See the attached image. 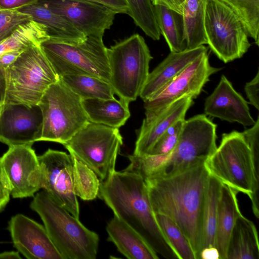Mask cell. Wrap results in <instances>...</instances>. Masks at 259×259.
Wrapping results in <instances>:
<instances>
[{
	"label": "cell",
	"instance_id": "6da1fadb",
	"mask_svg": "<svg viewBox=\"0 0 259 259\" xmlns=\"http://www.w3.org/2000/svg\"><path fill=\"white\" fill-rule=\"evenodd\" d=\"M209 174L204 162L175 175L145 181L152 210L180 228L199 259L202 213Z\"/></svg>",
	"mask_w": 259,
	"mask_h": 259
},
{
	"label": "cell",
	"instance_id": "7a4b0ae2",
	"mask_svg": "<svg viewBox=\"0 0 259 259\" xmlns=\"http://www.w3.org/2000/svg\"><path fill=\"white\" fill-rule=\"evenodd\" d=\"M98 197L114 216L138 232L156 252H160L164 245L168 247L152 210L145 182L140 176L115 170L100 183Z\"/></svg>",
	"mask_w": 259,
	"mask_h": 259
},
{
	"label": "cell",
	"instance_id": "3957f363",
	"mask_svg": "<svg viewBox=\"0 0 259 259\" xmlns=\"http://www.w3.org/2000/svg\"><path fill=\"white\" fill-rule=\"evenodd\" d=\"M209 175L222 184L247 195L252 211L258 218V163L241 133L233 131L222 135L214 152L204 162Z\"/></svg>",
	"mask_w": 259,
	"mask_h": 259
},
{
	"label": "cell",
	"instance_id": "277c9868",
	"mask_svg": "<svg viewBox=\"0 0 259 259\" xmlns=\"http://www.w3.org/2000/svg\"><path fill=\"white\" fill-rule=\"evenodd\" d=\"M42 221L63 259H95L99 237L88 229L45 190L34 196L30 205Z\"/></svg>",
	"mask_w": 259,
	"mask_h": 259
},
{
	"label": "cell",
	"instance_id": "5b68a950",
	"mask_svg": "<svg viewBox=\"0 0 259 259\" xmlns=\"http://www.w3.org/2000/svg\"><path fill=\"white\" fill-rule=\"evenodd\" d=\"M109 82L115 94L128 104L137 100L146 81L153 59L144 38L139 34L107 48Z\"/></svg>",
	"mask_w": 259,
	"mask_h": 259
},
{
	"label": "cell",
	"instance_id": "8992f818",
	"mask_svg": "<svg viewBox=\"0 0 259 259\" xmlns=\"http://www.w3.org/2000/svg\"><path fill=\"white\" fill-rule=\"evenodd\" d=\"M5 72L4 104L38 105L46 91L59 79L40 45L24 50Z\"/></svg>",
	"mask_w": 259,
	"mask_h": 259
},
{
	"label": "cell",
	"instance_id": "52a82bcc",
	"mask_svg": "<svg viewBox=\"0 0 259 259\" xmlns=\"http://www.w3.org/2000/svg\"><path fill=\"white\" fill-rule=\"evenodd\" d=\"M40 46L59 77L85 75L109 82L107 48L104 44L103 36H88L82 41L75 44L48 39Z\"/></svg>",
	"mask_w": 259,
	"mask_h": 259
},
{
	"label": "cell",
	"instance_id": "ba28073f",
	"mask_svg": "<svg viewBox=\"0 0 259 259\" xmlns=\"http://www.w3.org/2000/svg\"><path fill=\"white\" fill-rule=\"evenodd\" d=\"M38 105L42 116L40 141L63 145L89 122L81 99L60 78L46 91Z\"/></svg>",
	"mask_w": 259,
	"mask_h": 259
},
{
	"label": "cell",
	"instance_id": "9c48e42d",
	"mask_svg": "<svg viewBox=\"0 0 259 259\" xmlns=\"http://www.w3.org/2000/svg\"><path fill=\"white\" fill-rule=\"evenodd\" d=\"M122 144L119 128L89 121L63 146L103 182L115 171Z\"/></svg>",
	"mask_w": 259,
	"mask_h": 259
},
{
	"label": "cell",
	"instance_id": "30bf717a",
	"mask_svg": "<svg viewBox=\"0 0 259 259\" xmlns=\"http://www.w3.org/2000/svg\"><path fill=\"white\" fill-rule=\"evenodd\" d=\"M204 29L207 44L225 63L241 58L251 46L238 16L220 0H207Z\"/></svg>",
	"mask_w": 259,
	"mask_h": 259
},
{
	"label": "cell",
	"instance_id": "8fae6325",
	"mask_svg": "<svg viewBox=\"0 0 259 259\" xmlns=\"http://www.w3.org/2000/svg\"><path fill=\"white\" fill-rule=\"evenodd\" d=\"M216 128L205 114L185 119L176 148L154 178L175 175L205 162L217 148Z\"/></svg>",
	"mask_w": 259,
	"mask_h": 259
},
{
	"label": "cell",
	"instance_id": "7c38bea8",
	"mask_svg": "<svg viewBox=\"0 0 259 259\" xmlns=\"http://www.w3.org/2000/svg\"><path fill=\"white\" fill-rule=\"evenodd\" d=\"M221 68L210 65L207 52L199 56L161 88L152 98L144 101L145 118L154 117L180 98H196L209 77Z\"/></svg>",
	"mask_w": 259,
	"mask_h": 259
},
{
	"label": "cell",
	"instance_id": "4fadbf2b",
	"mask_svg": "<svg viewBox=\"0 0 259 259\" xmlns=\"http://www.w3.org/2000/svg\"><path fill=\"white\" fill-rule=\"evenodd\" d=\"M31 146H10L0 157V172L14 198L33 196L41 189L40 166Z\"/></svg>",
	"mask_w": 259,
	"mask_h": 259
},
{
	"label": "cell",
	"instance_id": "5bb4252c",
	"mask_svg": "<svg viewBox=\"0 0 259 259\" xmlns=\"http://www.w3.org/2000/svg\"><path fill=\"white\" fill-rule=\"evenodd\" d=\"M41 172V189L74 217L79 219V207L73 185L71 155L49 149L38 156Z\"/></svg>",
	"mask_w": 259,
	"mask_h": 259
},
{
	"label": "cell",
	"instance_id": "9a60e30c",
	"mask_svg": "<svg viewBox=\"0 0 259 259\" xmlns=\"http://www.w3.org/2000/svg\"><path fill=\"white\" fill-rule=\"evenodd\" d=\"M37 2L68 20L85 37H103L117 14L106 6L83 0H37Z\"/></svg>",
	"mask_w": 259,
	"mask_h": 259
},
{
	"label": "cell",
	"instance_id": "2e32d148",
	"mask_svg": "<svg viewBox=\"0 0 259 259\" xmlns=\"http://www.w3.org/2000/svg\"><path fill=\"white\" fill-rule=\"evenodd\" d=\"M42 116L38 105L3 104L0 116V142L9 147L32 145L40 141Z\"/></svg>",
	"mask_w": 259,
	"mask_h": 259
},
{
	"label": "cell",
	"instance_id": "e0dca14e",
	"mask_svg": "<svg viewBox=\"0 0 259 259\" xmlns=\"http://www.w3.org/2000/svg\"><path fill=\"white\" fill-rule=\"evenodd\" d=\"M8 229L15 247L28 259H63L45 227L18 214L9 222Z\"/></svg>",
	"mask_w": 259,
	"mask_h": 259
},
{
	"label": "cell",
	"instance_id": "ac0fdd59",
	"mask_svg": "<svg viewBox=\"0 0 259 259\" xmlns=\"http://www.w3.org/2000/svg\"><path fill=\"white\" fill-rule=\"evenodd\" d=\"M248 103L223 75L213 92L206 99L204 113L231 123L252 126L255 120L250 114Z\"/></svg>",
	"mask_w": 259,
	"mask_h": 259
},
{
	"label": "cell",
	"instance_id": "d6986e66",
	"mask_svg": "<svg viewBox=\"0 0 259 259\" xmlns=\"http://www.w3.org/2000/svg\"><path fill=\"white\" fill-rule=\"evenodd\" d=\"M193 99L188 96L182 97L158 115L151 118H145L137 132L133 154H147L157 139L171 125L179 120L185 119V115L193 103Z\"/></svg>",
	"mask_w": 259,
	"mask_h": 259
},
{
	"label": "cell",
	"instance_id": "ffe728a7",
	"mask_svg": "<svg viewBox=\"0 0 259 259\" xmlns=\"http://www.w3.org/2000/svg\"><path fill=\"white\" fill-rule=\"evenodd\" d=\"M207 52L203 45L182 52H170L152 72H150L140 95L143 101L152 98L161 88L173 79L189 64Z\"/></svg>",
	"mask_w": 259,
	"mask_h": 259
},
{
	"label": "cell",
	"instance_id": "44dd1931",
	"mask_svg": "<svg viewBox=\"0 0 259 259\" xmlns=\"http://www.w3.org/2000/svg\"><path fill=\"white\" fill-rule=\"evenodd\" d=\"M108 241L128 259H157L156 251L138 232L114 216L107 224Z\"/></svg>",
	"mask_w": 259,
	"mask_h": 259
},
{
	"label": "cell",
	"instance_id": "7402d4cb",
	"mask_svg": "<svg viewBox=\"0 0 259 259\" xmlns=\"http://www.w3.org/2000/svg\"><path fill=\"white\" fill-rule=\"evenodd\" d=\"M46 26L49 39L68 44L82 41L85 37L62 16L36 2L17 9Z\"/></svg>",
	"mask_w": 259,
	"mask_h": 259
},
{
	"label": "cell",
	"instance_id": "603a6c76",
	"mask_svg": "<svg viewBox=\"0 0 259 259\" xmlns=\"http://www.w3.org/2000/svg\"><path fill=\"white\" fill-rule=\"evenodd\" d=\"M238 192L223 184L219 201L215 247L220 259H227V249L232 229L240 211L237 194Z\"/></svg>",
	"mask_w": 259,
	"mask_h": 259
},
{
	"label": "cell",
	"instance_id": "cb8c5ba5",
	"mask_svg": "<svg viewBox=\"0 0 259 259\" xmlns=\"http://www.w3.org/2000/svg\"><path fill=\"white\" fill-rule=\"evenodd\" d=\"M89 121L119 128L131 116L129 104L121 99H88L81 100Z\"/></svg>",
	"mask_w": 259,
	"mask_h": 259
},
{
	"label": "cell",
	"instance_id": "d4e9b609",
	"mask_svg": "<svg viewBox=\"0 0 259 259\" xmlns=\"http://www.w3.org/2000/svg\"><path fill=\"white\" fill-rule=\"evenodd\" d=\"M259 241L254 223L242 214L234 226L230 237L227 259H258Z\"/></svg>",
	"mask_w": 259,
	"mask_h": 259
},
{
	"label": "cell",
	"instance_id": "484cf974",
	"mask_svg": "<svg viewBox=\"0 0 259 259\" xmlns=\"http://www.w3.org/2000/svg\"><path fill=\"white\" fill-rule=\"evenodd\" d=\"M222 185L219 180L209 175L202 213L200 252L204 248L215 247L218 204Z\"/></svg>",
	"mask_w": 259,
	"mask_h": 259
},
{
	"label": "cell",
	"instance_id": "4316f807",
	"mask_svg": "<svg viewBox=\"0 0 259 259\" xmlns=\"http://www.w3.org/2000/svg\"><path fill=\"white\" fill-rule=\"evenodd\" d=\"M207 0H186L182 15L183 17L186 49L207 44L204 29L205 9Z\"/></svg>",
	"mask_w": 259,
	"mask_h": 259
},
{
	"label": "cell",
	"instance_id": "83f0119b",
	"mask_svg": "<svg viewBox=\"0 0 259 259\" xmlns=\"http://www.w3.org/2000/svg\"><path fill=\"white\" fill-rule=\"evenodd\" d=\"M156 21L170 52L186 49L185 27L182 14L160 5H154Z\"/></svg>",
	"mask_w": 259,
	"mask_h": 259
},
{
	"label": "cell",
	"instance_id": "f1b7e54d",
	"mask_svg": "<svg viewBox=\"0 0 259 259\" xmlns=\"http://www.w3.org/2000/svg\"><path fill=\"white\" fill-rule=\"evenodd\" d=\"M49 39L45 26L33 20L19 26L8 37L0 42V56L5 53L24 51Z\"/></svg>",
	"mask_w": 259,
	"mask_h": 259
},
{
	"label": "cell",
	"instance_id": "f546056e",
	"mask_svg": "<svg viewBox=\"0 0 259 259\" xmlns=\"http://www.w3.org/2000/svg\"><path fill=\"white\" fill-rule=\"evenodd\" d=\"M59 78L81 100L115 98V93L109 82L102 78L85 75H64Z\"/></svg>",
	"mask_w": 259,
	"mask_h": 259
},
{
	"label": "cell",
	"instance_id": "4dcf8cb0",
	"mask_svg": "<svg viewBox=\"0 0 259 259\" xmlns=\"http://www.w3.org/2000/svg\"><path fill=\"white\" fill-rule=\"evenodd\" d=\"M168 247L179 259H196L187 238L177 225L166 216L154 213Z\"/></svg>",
	"mask_w": 259,
	"mask_h": 259
},
{
	"label": "cell",
	"instance_id": "1f68e13d",
	"mask_svg": "<svg viewBox=\"0 0 259 259\" xmlns=\"http://www.w3.org/2000/svg\"><path fill=\"white\" fill-rule=\"evenodd\" d=\"M127 6V14L135 24L154 40H158L160 31L158 27L154 5L151 0H125Z\"/></svg>",
	"mask_w": 259,
	"mask_h": 259
},
{
	"label": "cell",
	"instance_id": "d6a6232c",
	"mask_svg": "<svg viewBox=\"0 0 259 259\" xmlns=\"http://www.w3.org/2000/svg\"><path fill=\"white\" fill-rule=\"evenodd\" d=\"M71 156L73 161V185L75 195L85 201L96 199L101 183L99 178L90 167L73 155Z\"/></svg>",
	"mask_w": 259,
	"mask_h": 259
},
{
	"label": "cell",
	"instance_id": "836d02e7",
	"mask_svg": "<svg viewBox=\"0 0 259 259\" xmlns=\"http://www.w3.org/2000/svg\"><path fill=\"white\" fill-rule=\"evenodd\" d=\"M230 7L241 21L248 37L259 45V0H220Z\"/></svg>",
	"mask_w": 259,
	"mask_h": 259
},
{
	"label": "cell",
	"instance_id": "e575fe53",
	"mask_svg": "<svg viewBox=\"0 0 259 259\" xmlns=\"http://www.w3.org/2000/svg\"><path fill=\"white\" fill-rule=\"evenodd\" d=\"M184 120H179L171 125L157 139L146 154L163 156L167 160L177 145Z\"/></svg>",
	"mask_w": 259,
	"mask_h": 259
},
{
	"label": "cell",
	"instance_id": "d590c367",
	"mask_svg": "<svg viewBox=\"0 0 259 259\" xmlns=\"http://www.w3.org/2000/svg\"><path fill=\"white\" fill-rule=\"evenodd\" d=\"M31 20L30 15L17 9H0V42L10 35L19 26Z\"/></svg>",
	"mask_w": 259,
	"mask_h": 259
},
{
	"label": "cell",
	"instance_id": "8d00e7d4",
	"mask_svg": "<svg viewBox=\"0 0 259 259\" xmlns=\"http://www.w3.org/2000/svg\"><path fill=\"white\" fill-rule=\"evenodd\" d=\"M241 134L248 144L256 162L259 159V116L251 127L248 128Z\"/></svg>",
	"mask_w": 259,
	"mask_h": 259
},
{
	"label": "cell",
	"instance_id": "74e56055",
	"mask_svg": "<svg viewBox=\"0 0 259 259\" xmlns=\"http://www.w3.org/2000/svg\"><path fill=\"white\" fill-rule=\"evenodd\" d=\"M259 70L254 78L247 82L244 87V91L249 100V103L259 110Z\"/></svg>",
	"mask_w": 259,
	"mask_h": 259
},
{
	"label": "cell",
	"instance_id": "f35d334b",
	"mask_svg": "<svg viewBox=\"0 0 259 259\" xmlns=\"http://www.w3.org/2000/svg\"><path fill=\"white\" fill-rule=\"evenodd\" d=\"M103 5L117 14H127V6L125 0H83Z\"/></svg>",
	"mask_w": 259,
	"mask_h": 259
},
{
	"label": "cell",
	"instance_id": "ab89813d",
	"mask_svg": "<svg viewBox=\"0 0 259 259\" xmlns=\"http://www.w3.org/2000/svg\"><path fill=\"white\" fill-rule=\"evenodd\" d=\"M37 0H0L1 10L18 9L34 3Z\"/></svg>",
	"mask_w": 259,
	"mask_h": 259
},
{
	"label": "cell",
	"instance_id": "60d3db41",
	"mask_svg": "<svg viewBox=\"0 0 259 259\" xmlns=\"http://www.w3.org/2000/svg\"><path fill=\"white\" fill-rule=\"evenodd\" d=\"M186 0H152L153 5H160L172 10L181 14Z\"/></svg>",
	"mask_w": 259,
	"mask_h": 259
},
{
	"label": "cell",
	"instance_id": "b9f144b4",
	"mask_svg": "<svg viewBox=\"0 0 259 259\" xmlns=\"http://www.w3.org/2000/svg\"><path fill=\"white\" fill-rule=\"evenodd\" d=\"M10 192L0 172V210L9 202Z\"/></svg>",
	"mask_w": 259,
	"mask_h": 259
},
{
	"label": "cell",
	"instance_id": "7bdbcfd3",
	"mask_svg": "<svg viewBox=\"0 0 259 259\" xmlns=\"http://www.w3.org/2000/svg\"><path fill=\"white\" fill-rule=\"evenodd\" d=\"M23 51H15L5 53L0 56V66L6 69L13 63Z\"/></svg>",
	"mask_w": 259,
	"mask_h": 259
},
{
	"label": "cell",
	"instance_id": "ee69618b",
	"mask_svg": "<svg viewBox=\"0 0 259 259\" xmlns=\"http://www.w3.org/2000/svg\"><path fill=\"white\" fill-rule=\"evenodd\" d=\"M199 259H220V253L215 247L204 248L201 250Z\"/></svg>",
	"mask_w": 259,
	"mask_h": 259
},
{
	"label": "cell",
	"instance_id": "f6af8a7d",
	"mask_svg": "<svg viewBox=\"0 0 259 259\" xmlns=\"http://www.w3.org/2000/svg\"><path fill=\"white\" fill-rule=\"evenodd\" d=\"M7 90L5 69L0 66V105L5 102Z\"/></svg>",
	"mask_w": 259,
	"mask_h": 259
},
{
	"label": "cell",
	"instance_id": "bcb514c9",
	"mask_svg": "<svg viewBox=\"0 0 259 259\" xmlns=\"http://www.w3.org/2000/svg\"><path fill=\"white\" fill-rule=\"evenodd\" d=\"M20 259L21 256L19 254V252L11 251H5L0 253V259Z\"/></svg>",
	"mask_w": 259,
	"mask_h": 259
},
{
	"label": "cell",
	"instance_id": "7dc6e473",
	"mask_svg": "<svg viewBox=\"0 0 259 259\" xmlns=\"http://www.w3.org/2000/svg\"><path fill=\"white\" fill-rule=\"evenodd\" d=\"M3 105V104L0 105V116H1V111H2V109Z\"/></svg>",
	"mask_w": 259,
	"mask_h": 259
},
{
	"label": "cell",
	"instance_id": "c3c4849f",
	"mask_svg": "<svg viewBox=\"0 0 259 259\" xmlns=\"http://www.w3.org/2000/svg\"><path fill=\"white\" fill-rule=\"evenodd\" d=\"M152 1V0H151Z\"/></svg>",
	"mask_w": 259,
	"mask_h": 259
}]
</instances>
